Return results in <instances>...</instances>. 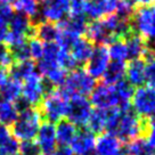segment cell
<instances>
[{"label": "cell", "mask_w": 155, "mask_h": 155, "mask_svg": "<svg viewBox=\"0 0 155 155\" xmlns=\"http://www.w3.org/2000/svg\"><path fill=\"white\" fill-rule=\"evenodd\" d=\"M90 104L99 110H111L120 106V101L115 87L106 83H101L94 88L90 94Z\"/></svg>", "instance_id": "9"}, {"label": "cell", "mask_w": 155, "mask_h": 155, "mask_svg": "<svg viewBox=\"0 0 155 155\" xmlns=\"http://www.w3.org/2000/svg\"><path fill=\"white\" fill-rule=\"evenodd\" d=\"M8 26H9V31L23 34L26 38L34 37V24L29 17H26L23 14L14 13L8 22Z\"/></svg>", "instance_id": "19"}, {"label": "cell", "mask_w": 155, "mask_h": 155, "mask_svg": "<svg viewBox=\"0 0 155 155\" xmlns=\"http://www.w3.org/2000/svg\"><path fill=\"white\" fill-rule=\"evenodd\" d=\"M54 155H74L68 146H59L53 153Z\"/></svg>", "instance_id": "44"}, {"label": "cell", "mask_w": 155, "mask_h": 155, "mask_svg": "<svg viewBox=\"0 0 155 155\" xmlns=\"http://www.w3.org/2000/svg\"><path fill=\"white\" fill-rule=\"evenodd\" d=\"M127 155H155V150L147 144L146 139L139 137L128 143Z\"/></svg>", "instance_id": "29"}, {"label": "cell", "mask_w": 155, "mask_h": 155, "mask_svg": "<svg viewBox=\"0 0 155 155\" xmlns=\"http://www.w3.org/2000/svg\"><path fill=\"white\" fill-rule=\"evenodd\" d=\"M145 135H146V141H147V144L153 150H155V127L147 126Z\"/></svg>", "instance_id": "42"}, {"label": "cell", "mask_w": 155, "mask_h": 155, "mask_svg": "<svg viewBox=\"0 0 155 155\" xmlns=\"http://www.w3.org/2000/svg\"><path fill=\"white\" fill-rule=\"evenodd\" d=\"M13 155H19L18 153H16V154H13Z\"/></svg>", "instance_id": "51"}, {"label": "cell", "mask_w": 155, "mask_h": 155, "mask_svg": "<svg viewBox=\"0 0 155 155\" xmlns=\"http://www.w3.org/2000/svg\"><path fill=\"white\" fill-rule=\"evenodd\" d=\"M9 32V26H8V22L1 21L0 19V42L5 41L6 35Z\"/></svg>", "instance_id": "43"}, {"label": "cell", "mask_w": 155, "mask_h": 155, "mask_svg": "<svg viewBox=\"0 0 155 155\" xmlns=\"http://www.w3.org/2000/svg\"><path fill=\"white\" fill-rule=\"evenodd\" d=\"M113 86L115 87L116 94H117L119 101H120V106H124V105L130 104L131 97L134 95V87L130 83L122 80V81L117 82L116 84H113Z\"/></svg>", "instance_id": "30"}, {"label": "cell", "mask_w": 155, "mask_h": 155, "mask_svg": "<svg viewBox=\"0 0 155 155\" xmlns=\"http://www.w3.org/2000/svg\"><path fill=\"white\" fill-rule=\"evenodd\" d=\"M84 5H86V0H70V5H68L70 16L84 15Z\"/></svg>", "instance_id": "40"}, {"label": "cell", "mask_w": 155, "mask_h": 155, "mask_svg": "<svg viewBox=\"0 0 155 155\" xmlns=\"http://www.w3.org/2000/svg\"><path fill=\"white\" fill-rule=\"evenodd\" d=\"M58 32H59V29L57 24H54V23L40 21L37 24H34V37L38 38L44 44L56 42Z\"/></svg>", "instance_id": "20"}, {"label": "cell", "mask_w": 155, "mask_h": 155, "mask_svg": "<svg viewBox=\"0 0 155 155\" xmlns=\"http://www.w3.org/2000/svg\"><path fill=\"white\" fill-rule=\"evenodd\" d=\"M38 1H39V2H40V1H44V0H38Z\"/></svg>", "instance_id": "52"}, {"label": "cell", "mask_w": 155, "mask_h": 155, "mask_svg": "<svg viewBox=\"0 0 155 155\" xmlns=\"http://www.w3.org/2000/svg\"><path fill=\"white\" fill-rule=\"evenodd\" d=\"M13 137L10 128L5 124H0V146L2 144H5L7 140H9L10 138Z\"/></svg>", "instance_id": "41"}, {"label": "cell", "mask_w": 155, "mask_h": 155, "mask_svg": "<svg viewBox=\"0 0 155 155\" xmlns=\"http://www.w3.org/2000/svg\"><path fill=\"white\" fill-rule=\"evenodd\" d=\"M96 87V81L91 78L86 70L75 68L68 73L65 81L61 86V90L64 95L70 98L72 96H87L90 95Z\"/></svg>", "instance_id": "4"}, {"label": "cell", "mask_w": 155, "mask_h": 155, "mask_svg": "<svg viewBox=\"0 0 155 155\" xmlns=\"http://www.w3.org/2000/svg\"><path fill=\"white\" fill-rule=\"evenodd\" d=\"M77 127L68 120H61L55 126L56 132V141L59 146H68L71 145L73 138L77 135Z\"/></svg>", "instance_id": "21"}, {"label": "cell", "mask_w": 155, "mask_h": 155, "mask_svg": "<svg viewBox=\"0 0 155 155\" xmlns=\"http://www.w3.org/2000/svg\"><path fill=\"white\" fill-rule=\"evenodd\" d=\"M18 108L16 106V103H12L0 98V124L12 126L17 116H18Z\"/></svg>", "instance_id": "26"}, {"label": "cell", "mask_w": 155, "mask_h": 155, "mask_svg": "<svg viewBox=\"0 0 155 155\" xmlns=\"http://www.w3.org/2000/svg\"><path fill=\"white\" fill-rule=\"evenodd\" d=\"M35 138H37L35 141L38 143L39 147L44 154H51L57 148L56 132H55V124L54 123L47 121L42 122L40 128H39Z\"/></svg>", "instance_id": "14"}, {"label": "cell", "mask_w": 155, "mask_h": 155, "mask_svg": "<svg viewBox=\"0 0 155 155\" xmlns=\"http://www.w3.org/2000/svg\"><path fill=\"white\" fill-rule=\"evenodd\" d=\"M132 5L135 6H140V7H144V6H150L154 2L155 0H129Z\"/></svg>", "instance_id": "46"}, {"label": "cell", "mask_w": 155, "mask_h": 155, "mask_svg": "<svg viewBox=\"0 0 155 155\" xmlns=\"http://www.w3.org/2000/svg\"><path fill=\"white\" fill-rule=\"evenodd\" d=\"M12 79H15L19 82H23L25 79L37 72V66L32 59L23 62H14V64L8 70Z\"/></svg>", "instance_id": "22"}, {"label": "cell", "mask_w": 155, "mask_h": 155, "mask_svg": "<svg viewBox=\"0 0 155 155\" xmlns=\"http://www.w3.org/2000/svg\"><path fill=\"white\" fill-rule=\"evenodd\" d=\"M147 120L136 114L131 105L114 107L107 110L106 129L108 134L117 137L120 140L131 141L146 132Z\"/></svg>", "instance_id": "1"}, {"label": "cell", "mask_w": 155, "mask_h": 155, "mask_svg": "<svg viewBox=\"0 0 155 155\" xmlns=\"http://www.w3.org/2000/svg\"><path fill=\"white\" fill-rule=\"evenodd\" d=\"M14 64V58L12 56L10 49L4 42H0V68L9 70Z\"/></svg>", "instance_id": "37"}, {"label": "cell", "mask_w": 155, "mask_h": 155, "mask_svg": "<svg viewBox=\"0 0 155 155\" xmlns=\"http://www.w3.org/2000/svg\"><path fill=\"white\" fill-rule=\"evenodd\" d=\"M121 140L112 134H102L96 139L95 144V155H117L121 153Z\"/></svg>", "instance_id": "15"}, {"label": "cell", "mask_w": 155, "mask_h": 155, "mask_svg": "<svg viewBox=\"0 0 155 155\" xmlns=\"http://www.w3.org/2000/svg\"><path fill=\"white\" fill-rule=\"evenodd\" d=\"M131 101L136 114L147 119L155 112V89L150 86L138 87L134 91Z\"/></svg>", "instance_id": "8"}, {"label": "cell", "mask_w": 155, "mask_h": 155, "mask_svg": "<svg viewBox=\"0 0 155 155\" xmlns=\"http://www.w3.org/2000/svg\"><path fill=\"white\" fill-rule=\"evenodd\" d=\"M117 0H86L84 15L92 19H101L115 13Z\"/></svg>", "instance_id": "13"}, {"label": "cell", "mask_w": 155, "mask_h": 155, "mask_svg": "<svg viewBox=\"0 0 155 155\" xmlns=\"http://www.w3.org/2000/svg\"><path fill=\"white\" fill-rule=\"evenodd\" d=\"M42 123V115L39 107H26L19 111L16 121L12 124L10 131L18 141L32 140L35 138Z\"/></svg>", "instance_id": "2"}, {"label": "cell", "mask_w": 155, "mask_h": 155, "mask_svg": "<svg viewBox=\"0 0 155 155\" xmlns=\"http://www.w3.org/2000/svg\"><path fill=\"white\" fill-rule=\"evenodd\" d=\"M22 94V82L10 78L9 80L0 87V98L12 103H16L21 99Z\"/></svg>", "instance_id": "25"}, {"label": "cell", "mask_w": 155, "mask_h": 155, "mask_svg": "<svg viewBox=\"0 0 155 155\" xmlns=\"http://www.w3.org/2000/svg\"><path fill=\"white\" fill-rule=\"evenodd\" d=\"M134 13H135V7L129 0H117L116 10L114 14H116L122 18L131 21Z\"/></svg>", "instance_id": "34"}, {"label": "cell", "mask_w": 155, "mask_h": 155, "mask_svg": "<svg viewBox=\"0 0 155 155\" xmlns=\"http://www.w3.org/2000/svg\"><path fill=\"white\" fill-rule=\"evenodd\" d=\"M124 40L128 50V59L134 61V59H143L147 55V44L145 39H143L140 35L135 33L134 31L126 35Z\"/></svg>", "instance_id": "16"}, {"label": "cell", "mask_w": 155, "mask_h": 155, "mask_svg": "<svg viewBox=\"0 0 155 155\" xmlns=\"http://www.w3.org/2000/svg\"><path fill=\"white\" fill-rule=\"evenodd\" d=\"M147 51H148L150 55L155 57V39L150 40V42L147 44Z\"/></svg>", "instance_id": "47"}, {"label": "cell", "mask_w": 155, "mask_h": 155, "mask_svg": "<svg viewBox=\"0 0 155 155\" xmlns=\"http://www.w3.org/2000/svg\"><path fill=\"white\" fill-rule=\"evenodd\" d=\"M12 4L14 10L29 17L34 24V19L40 14V2L38 0H13Z\"/></svg>", "instance_id": "24"}, {"label": "cell", "mask_w": 155, "mask_h": 155, "mask_svg": "<svg viewBox=\"0 0 155 155\" xmlns=\"http://www.w3.org/2000/svg\"><path fill=\"white\" fill-rule=\"evenodd\" d=\"M117 155H127V154H126V153H119Z\"/></svg>", "instance_id": "49"}, {"label": "cell", "mask_w": 155, "mask_h": 155, "mask_svg": "<svg viewBox=\"0 0 155 155\" xmlns=\"http://www.w3.org/2000/svg\"><path fill=\"white\" fill-rule=\"evenodd\" d=\"M132 31L143 39H155V5L139 7L130 21Z\"/></svg>", "instance_id": "6"}, {"label": "cell", "mask_w": 155, "mask_h": 155, "mask_svg": "<svg viewBox=\"0 0 155 155\" xmlns=\"http://www.w3.org/2000/svg\"><path fill=\"white\" fill-rule=\"evenodd\" d=\"M68 103V97L64 95L61 89L53 88L45 95L42 102L39 105V111L46 121L55 124L65 117Z\"/></svg>", "instance_id": "3"}, {"label": "cell", "mask_w": 155, "mask_h": 155, "mask_svg": "<svg viewBox=\"0 0 155 155\" xmlns=\"http://www.w3.org/2000/svg\"><path fill=\"white\" fill-rule=\"evenodd\" d=\"M10 49L12 56L14 58V62H23V61H29L30 53H29V47H28V41L22 45H18L16 47H13Z\"/></svg>", "instance_id": "36"}, {"label": "cell", "mask_w": 155, "mask_h": 155, "mask_svg": "<svg viewBox=\"0 0 155 155\" xmlns=\"http://www.w3.org/2000/svg\"><path fill=\"white\" fill-rule=\"evenodd\" d=\"M147 126L150 127H155V112L152 115L148 117V121H147Z\"/></svg>", "instance_id": "48"}, {"label": "cell", "mask_w": 155, "mask_h": 155, "mask_svg": "<svg viewBox=\"0 0 155 155\" xmlns=\"http://www.w3.org/2000/svg\"><path fill=\"white\" fill-rule=\"evenodd\" d=\"M53 89L38 72L31 74L22 82L21 99L29 107H38L45 95Z\"/></svg>", "instance_id": "5"}, {"label": "cell", "mask_w": 155, "mask_h": 155, "mask_svg": "<svg viewBox=\"0 0 155 155\" xmlns=\"http://www.w3.org/2000/svg\"><path fill=\"white\" fill-rule=\"evenodd\" d=\"M127 82L132 87H141L146 82L145 77V61L144 59H134L126 68Z\"/></svg>", "instance_id": "17"}, {"label": "cell", "mask_w": 155, "mask_h": 155, "mask_svg": "<svg viewBox=\"0 0 155 155\" xmlns=\"http://www.w3.org/2000/svg\"><path fill=\"white\" fill-rule=\"evenodd\" d=\"M19 155H41L42 152L39 147L38 143L32 139V140H25L19 143L18 147Z\"/></svg>", "instance_id": "35"}, {"label": "cell", "mask_w": 155, "mask_h": 155, "mask_svg": "<svg viewBox=\"0 0 155 155\" xmlns=\"http://www.w3.org/2000/svg\"><path fill=\"white\" fill-rule=\"evenodd\" d=\"M13 0H0V19L9 22L15 10L13 8Z\"/></svg>", "instance_id": "38"}, {"label": "cell", "mask_w": 155, "mask_h": 155, "mask_svg": "<svg viewBox=\"0 0 155 155\" xmlns=\"http://www.w3.org/2000/svg\"><path fill=\"white\" fill-rule=\"evenodd\" d=\"M9 79H10V75H9L8 70H7V68H0V87L4 86Z\"/></svg>", "instance_id": "45"}, {"label": "cell", "mask_w": 155, "mask_h": 155, "mask_svg": "<svg viewBox=\"0 0 155 155\" xmlns=\"http://www.w3.org/2000/svg\"><path fill=\"white\" fill-rule=\"evenodd\" d=\"M40 7V21L49 23H59L65 19V15L68 13L70 0H44Z\"/></svg>", "instance_id": "10"}, {"label": "cell", "mask_w": 155, "mask_h": 155, "mask_svg": "<svg viewBox=\"0 0 155 155\" xmlns=\"http://www.w3.org/2000/svg\"><path fill=\"white\" fill-rule=\"evenodd\" d=\"M19 141L12 137L9 140L0 146V155H13L18 153Z\"/></svg>", "instance_id": "39"}, {"label": "cell", "mask_w": 155, "mask_h": 155, "mask_svg": "<svg viewBox=\"0 0 155 155\" xmlns=\"http://www.w3.org/2000/svg\"><path fill=\"white\" fill-rule=\"evenodd\" d=\"M41 155H50V154H44V153H42V154H41Z\"/></svg>", "instance_id": "50"}, {"label": "cell", "mask_w": 155, "mask_h": 155, "mask_svg": "<svg viewBox=\"0 0 155 155\" xmlns=\"http://www.w3.org/2000/svg\"><path fill=\"white\" fill-rule=\"evenodd\" d=\"M145 77L150 87L155 89V57L148 54L145 56Z\"/></svg>", "instance_id": "33"}, {"label": "cell", "mask_w": 155, "mask_h": 155, "mask_svg": "<svg viewBox=\"0 0 155 155\" xmlns=\"http://www.w3.org/2000/svg\"><path fill=\"white\" fill-rule=\"evenodd\" d=\"M126 62H115L112 61L108 64L106 71L103 74V83H106L110 86L116 84L123 80V78L126 77Z\"/></svg>", "instance_id": "23"}, {"label": "cell", "mask_w": 155, "mask_h": 155, "mask_svg": "<svg viewBox=\"0 0 155 155\" xmlns=\"http://www.w3.org/2000/svg\"><path fill=\"white\" fill-rule=\"evenodd\" d=\"M57 64L58 66H61L66 72L68 71H73V70H75L78 68L77 62L73 59L70 51L63 50V49H61V51H59V55H58L57 58Z\"/></svg>", "instance_id": "32"}, {"label": "cell", "mask_w": 155, "mask_h": 155, "mask_svg": "<svg viewBox=\"0 0 155 155\" xmlns=\"http://www.w3.org/2000/svg\"><path fill=\"white\" fill-rule=\"evenodd\" d=\"M96 144L95 134L87 128L77 131V135L71 143V150L74 155H94Z\"/></svg>", "instance_id": "12"}, {"label": "cell", "mask_w": 155, "mask_h": 155, "mask_svg": "<svg viewBox=\"0 0 155 155\" xmlns=\"http://www.w3.org/2000/svg\"><path fill=\"white\" fill-rule=\"evenodd\" d=\"M110 58L112 61L115 62H126L128 59V50L124 40L122 38L115 39L114 41H112L108 48H107Z\"/></svg>", "instance_id": "28"}, {"label": "cell", "mask_w": 155, "mask_h": 155, "mask_svg": "<svg viewBox=\"0 0 155 155\" xmlns=\"http://www.w3.org/2000/svg\"><path fill=\"white\" fill-rule=\"evenodd\" d=\"M94 50V44L89 41L87 38H79L75 40V42L71 46L70 48V54L73 57V59L77 62L78 65L86 64L89 59Z\"/></svg>", "instance_id": "18"}, {"label": "cell", "mask_w": 155, "mask_h": 155, "mask_svg": "<svg viewBox=\"0 0 155 155\" xmlns=\"http://www.w3.org/2000/svg\"><path fill=\"white\" fill-rule=\"evenodd\" d=\"M28 47H29L30 58L39 62L44 54V42H41L35 37H31L28 40Z\"/></svg>", "instance_id": "31"}, {"label": "cell", "mask_w": 155, "mask_h": 155, "mask_svg": "<svg viewBox=\"0 0 155 155\" xmlns=\"http://www.w3.org/2000/svg\"><path fill=\"white\" fill-rule=\"evenodd\" d=\"M92 105L84 96L70 97L65 117L75 127L87 126L88 120L91 115Z\"/></svg>", "instance_id": "7"}, {"label": "cell", "mask_w": 155, "mask_h": 155, "mask_svg": "<svg viewBox=\"0 0 155 155\" xmlns=\"http://www.w3.org/2000/svg\"><path fill=\"white\" fill-rule=\"evenodd\" d=\"M107 110H92L91 115L87 123V129L91 132H103L106 129Z\"/></svg>", "instance_id": "27"}, {"label": "cell", "mask_w": 155, "mask_h": 155, "mask_svg": "<svg viewBox=\"0 0 155 155\" xmlns=\"http://www.w3.org/2000/svg\"><path fill=\"white\" fill-rule=\"evenodd\" d=\"M110 55L106 46H96L94 47L91 55L87 61L86 72L94 79H99L105 73L110 64Z\"/></svg>", "instance_id": "11"}]
</instances>
